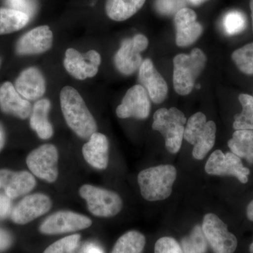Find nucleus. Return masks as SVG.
I'll return each instance as SVG.
<instances>
[{
    "instance_id": "nucleus-1",
    "label": "nucleus",
    "mask_w": 253,
    "mask_h": 253,
    "mask_svg": "<svg viewBox=\"0 0 253 253\" xmlns=\"http://www.w3.org/2000/svg\"><path fill=\"white\" fill-rule=\"evenodd\" d=\"M60 104L66 124L81 139H89L96 132L97 125L81 94L66 86L60 93Z\"/></svg>"
},
{
    "instance_id": "nucleus-2",
    "label": "nucleus",
    "mask_w": 253,
    "mask_h": 253,
    "mask_svg": "<svg viewBox=\"0 0 253 253\" xmlns=\"http://www.w3.org/2000/svg\"><path fill=\"white\" fill-rule=\"evenodd\" d=\"M176 177V168L171 165H161L144 169L138 175L141 196L149 201L168 199L172 194Z\"/></svg>"
},
{
    "instance_id": "nucleus-3",
    "label": "nucleus",
    "mask_w": 253,
    "mask_h": 253,
    "mask_svg": "<svg viewBox=\"0 0 253 253\" xmlns=\"http://www.w3.org/2000/svg\"><path fill=\"white\" fill-rule=\"evenodd\" d=\"M206 61L204 51L197 48L189 54L176 55L173 61V84L178 94L184 96L191 92L196 78L204 69Z\"/></svg>"
},
{
    "instance_id": "nucleus-4",
    "label": "nucleus",
    "mask_w": 253,
    "mask_h": 253,
    "mask_svg": "<svg viewBox=\"0 0 253 253\" xmlns=\"http://www.w3.org/2000/svg\"><path fill=\"white\" fill-rule=\"evenodd\" d=\"M186 122L184 113L174 107L163 108L154 113L153 129L164 136L166 149L171 154H176L181 149Z\"/></svg>"
},
{
    "instance_id": "nucleus-5",
    "label": "nucleus",
    "mask_w": 253,
    "mask_h": 253,
    "mask_svg": "<svg viewBox=\"0 0 253 253\" xmlns=\"http://www.w3.org/2000/svg\"><path fill=\"white\" fill-rule=\"evenodd\" d=\"M217 127L213 121H208L204 113L193 115L186 123L184 138L189 144L194 145L193 156L202 160L212 149L215 142Z\"/></svg>"
},
{
    "instance_id": "nucleus-6",
    "label": "nucleus",
    "mask_w": 253,
    "mask_h": 253,
    "mask_svg": "<svg viewBox=\"0 0 253 253\" xmlns=\"http://www.w3.org/2000/svg\"><path fill=\"white\" fill-rule=\"evenodd\" d=\"M79 194L85 200L88 211L96 217H114L122 210V199L110 190L84 184L80 188Z\"/></svg>"
},
{
    "instance_id": "nucleus-7",
    "label": "nucleus",
    "mask_w": 253,
    "mask_h": 253,
    "mask_svg": "<svg viewBox=\"0 0 253 253\" xmlns=\"http://www.w3.org/2000/svg\"><path fill=\"white\" fill-rule=\"evenodd\" d=\"M59 152L54 145L46 144L33 150L26 158V164L37 177L54 183L59 176Z\"/></svg>"
},
{
    "instance_id": "nucleus-8",
    "label": "nucleus",
    "mask_w": 253,
    "mask_h": 253,
    "mask_svg": "<svg viewBox=\"0 0 253 253\" xmlns=\"http://www.w3.org/2000/svg\"><path fill=\"white\" fill-rule=\"evenodd\" d=\"M203 231L214 253H234L237 249L236 236L228 230L227 225L212 213L204 216Z\"/></svg>"
},
{
    "instance_id": "nucleus-9",
    "label": "nucleus",
    "mask_w": 253,
    "mask_h": 253,
    "mask_svg": "<svg viewBox=\"0 0 253 253\" xmlns=\"http://www.w3.org/2000/svg\"><path fill=\"white\" fill-rule=\"evenodd\" d=\"M149 41L142 34L125 40L114 57L116 67L125 76H130L139 69L143 63L141 52L146 49Z\"/></svg>"
},
{
    "instance_id": "nucleus-10",
    "label": "nucleus",
    "mask_w": 253,
    "mask_h": 253,
    "mask_svg": "<svg viewBox=\"0 0 253 253\" xmlns=\"http://www.w3.org/2000/svg\"><path fill=\"white\" fill-rule=\"evenodd\" d=\"M92 224L90 218L73 211L53 213L42 223L39 230L45 235H57L83 230Z\"/></svg>"
},
{
    "instance_id": "nucleus-11",
    "label": "nucleus",
    "mask_w": 253,
    "mask_h": 253,
    "mask_svg": "<svg viewBox=\"0 0 253 253\" xmlns=\"http://www.w3.org/2000/svg\"><path fill=\"white\" fill-rule=\"evenodd\" d=\"M206 172L211 175L233 176L242 184L249 181L251 171L245 167L241 158L232 152L224 154L220 150H216L208 158Z\"/></svg>"
},
{
    "instance_id": "nucleus-12",
    "label": "nucleus",
    "mask_w": 253,
    "mask_h": 253,
    "mask_svg": "<svg viewBox=\"0 0 253 253\" xmlns=\"http://www.w3.org/2000/svg\"><path fill=\"white\" fill-rule=\"evenodd\" d=\"M101 63V55L95 50H89L85 54L69 48L65 53L63 66L72 77L79 81L94 77L99 71Z\"/></svg>"
},
{
    "instance_id": "nucleus-13",
    "label": "nucleus",
    "mask_w": 253,
    "mask_h": 253,
    "mask_svg": "<svg viewBox=\"0 0 253 253\" xmlns=\"http://www.w3.org/2000/svg\"><path fill=\"white\" fill-rule=\"evenodd\" d=\"M52 206L49 196L41 193L28 195L12 210L11 220L15 224L24 225L49 212Z\"/></svg>"
},
{
    "instance_id": "nucleus-14",
    "label": "nucleus",
    "mask_w": 253,
    "mask_h": 253,
    "mask_svg": "<svg viewBox=\"0 0 253 253\" xmlns=\"http://www.w3.org/2000/svg\"><path fill=\"white\" fill-rule=\"evenodd\" d=\"M150 111L149 95L142 86L136 84L126 91L122 103L116 109V115L120 118L144 120L149 117Z\"/></svg>"
},
{
    "instance_id": "nucleus-15",
    "label": "nucleus",
    "mask_w": 253,
    "mask_h": 253,
    "mask_svg": "<svg viewBox=\"0 0 253 253\" xmlns=\"http://www.w3.org/2000/svg\"><path fill=\"white\" fill-rule=\"evenodd\" d=\"M54 41L49 26H41L25 33L16 44V53L21 56L43 54L51 49Z\"/></svg>"
},
{
    "instance_id": "nucleus-16",
    "label": "nucleus",
    "mask_w": 253,
    "mask_h": 253,
    "mask_svg": "<svg viewBox=\"0 0 253 253\" xmlns=\"http://www.w3.org/2000/svg\"><path fill=\"white\" fill-rule=\"evenodd\" d=\"M176 27V43L181 47L192 44L203 33V27L197 21V15L194 10L183 8L174 16Z\"/></svg>"
},
{
    "instance_id": "nucleus-17",
    "label": "nucleus",
    "mask_w": 253,
    "mask_h": 253,
    "mask_svg": "<svg viewBox=\"0 0 253 253\" xmlns=\"http://www.w3.org/2000/svg\"><path fill=\"white\" fill-rule=\"evenodd\" d=\"M139 82L155 104H161L168 96V84L151 59L143 61L139 69Z\"/></svg>"
},
{
    "instance_id": "nucleus-18",
    "label": "nucleus",
    "mask_w": 253,
    "mask_h": 253,
    "mask_svg": "<svg viewBox=\"0 0 253 253\" xmlns=\"http://www.w3.org/2000/svg\"><path fill=\"white\" fill-rule=\"evenodd\" d=\"M36 186V178L31 172L0 169V189L4 190V194L11 199L28 194Z\"/></svg>"
},
{
    "instance_id": "nucleus-19",
    "label": "nucleus",
    "mask_w": 253,
    "mask_h": 253,
    "mask_svg": "<svg viewBox=\"0 0 253 253\" xmlns=\"http://www.w3.org/2000/svg\"><path fill=\"white\" fill-rule=\"evenodd\" d=\"M0 109L5 114L26 120L31 116L33 107L31 102L18 92L12 83L5 82L0 86Z\"/></svg>"
},
{
    "instance_id": "nucleus-20",
    "label": "nucleus",
    "mask_w": 253,
    "mask_h": 253,
    "mask_svg": "<svg viewBox=\"0 0 253 253\" xmlns=\"http://www.w3.org/2000/svg\"><path fill=\"white\" fill-rule=\"evenodd\" d=\"M14 85L18 92L29 101L41 99L46 92L45 78L41 70L36 67L23 70Z\"/></svg>"
},
{
    "instance_id": "nucleus-21",
    "label": "nucleus",
    "mask_w": 253,
    "mask_h": 253,
    "mask_svg": "<svg viewBox=\"0 0 253 253\" xmlns=\"http://www.w3.org/2000/svg\"><path fill=\"white\" fill-rule=\"evenodd\" d=\"M109 143L104 134L95 132L83 146L84 160L91 167L97 169H106L109 164Z\"/></svg>"
},
{
    "instance_id": "nucleus-22",
    "label": "nucleus",
    "mask_w": 253,
    "mask_h": 253,
    "mask_svg": "<svg viewBox=\"0 0 253 253\" xmlns=\"http://www.w3.org/2000/svg\"><path fill=\"white\" fill-rule=\"evenodd\" d=\"M50 109L51 102L49 99L38 100L33 106L30 116V126L32 129L43 140L50 139L54 134V128L48 118Z\"/></svg>"
},
{
    "instance_id": "nucleus-23",
    "label": "nucleus",
    "mask_w": 253,
    "mask_h": 253,
    "mask_svg": "<svg viewBox=\"0 0 253 253\" xmlns=\"http://www.w3.org/2000/svg\"><path fill=\"white\" fill-rule=\"evenodd\" d=\"M146 0H106V12L115 21H124L134 16Z\"/></svg>"
},
{
    "instance_id": "nucleus-24",
    "label": "nucleus",
    "mask_w": 253,
    "mask_h": 253,
    "mask_svg": "<svg viewBox=\"0 0 253 253\" xmlns=\"http://www.w3.org/2000/svg\"><path fill=\"white\" fill-rule=\"evenodd\" d=\"M228 146L233 154L253 163V130H236Z\"/></svg>"
},
{
    "instance_id": "nucleus-25",
    "label": "nucleus",
    "mask_w": 253,
    "mask_h": 253,
    "mask_svg": "<svg viewBox=\"0 0 253 253\" xmlns=\"http://www.w3.org/2000/svg\"><path fill=\"white\" fill-rule=\"evenodd\" d=\"M30 16L26 13L13 9H0V36L20 31L29 22Z\"/></svg>"
},
{
    "instance_id": "nucleus-26",
    "label": "nucleus",
    "mask_w": 253,
    "mask_h": 253,
    "mask_svg": "<svg viewBox=\"0 0 253 253\" xmlns=\"http://www.w3.org/2000/svg\"><path fill=\"white\" fill-rule=\"evenodd\" d=\"M146 238L137 231H129L116 241L111 253H142Z\"/></svg>"
},
{
    "instance_id": "nucleus-27",
    "label": "nucleus",
    "mask_w": 253,
    "mask_h": 253,
    "mask_svg": "<svg viewBox=\"0 0 253 253\" xmlns=\"http://www.w3.org/2000/svg\"><path fill=\"white\" fill-rule=\"evenodd\" d=\"M242 111L234 116L233 127L236 130H253V96L242 94L239 96Z\"/></svg>"
},
{
    "instance_id": "nucleus-28",
    "label": "nucleus",
    "mask_w": 253,
    "mask_h": 253,
    "mask_svg": "<svg viewBox=\"0 0 253 253\" xmlns=\"http://www.w3.org/2000/svg\"><path fill=\"white\" fill-rule=\"evenodd\" d=\"M181 249L184 253H206L207 239L204 235L202 226L196 225L187 237L181 241Z\"/></svg>"
},
{
    "instance_id": "nucleus-29",
    "label": "nucleus",
    "mask_w": 253,
    "mask_h": 253,
    "mask_svg": "<svg viewBox=\"0 0 253 253\" xmlns=\"http://www.w3.org/2000/svg\"><path fill=\"white\" fill-rule=\"evenodd\" d=\"M231 59L241 72L253 75V42L235 50L231 54Z\"/></svg>"
},
{
    "instance_id": "nucleus-30",
    "label": "nucleus",
    "mask_w": 253,
    "mask_h": 253,
    "mask_svg": "<svg viewBox=\"0 0 253 253\" xmlns=\"http://www.w3.org/2000/svg\"><path fill=\"white\" fill-rule=\"evenodd\" d=\"M223 26L228 35L234 36L244 31L246 26V18L241 11H229L224 16Z\"/></svg>"
},
{
    "instance_id": "nucleus-31",
    "label": "nucleus",
    "mask_w": 253,
    "mask_h": 253,
    "mask_svg": "<svg viewBox=\"0 0 253 253\" xmlns=\"http://www.w3.org/2000/svg\"><path fill=\"white\" fill-rule=\"evenodd\" d=\"M81 239L78 234L66 236L50 245L43 253H75Z\"/></svg>"
},
{
    "instance_id": "nucleus-32",
    "label": "nucleus",
    "mask_w": 253,
    "mask_h": 253,
    "mask_svg": "<svg viewBox=\"0 0 253 253\" xmlns=\"http://www.w3.org/2000/svg\"><path fill=\"white\" fill-rule=\"evenodd\" d=\"M186 2V0H156L155 7L159 14L169 16L184 8Z\"/></svg>"
},
{
    "instance_id": "nucleus-33",
    "label": "nucleus",
    "mask_w": 253,
    "mask_h": 253,
    "mask_svg": "<svg viewBox=\"0 0 253 253\" xmlns=\"http://www.w3.org/2000/svg\"><path fill=\"white\" fill-rule=\"evenodd\" d=\"M155 253H184L180 245L172 237H162L155 245Z\"/></svg>"
},
{
    "instance_id": "nucleus-34",
    "label": "nucleus",
    "mask_w": 253,
    "mask_h": 253,
    "mask_svg": "<svg viewBox=\"0 0 253 253\" xmlns=\"http://www.w3.org/2000/svg\"><path fill=\"white\" fill-rule=\"evenodd\" d=\"M11 199L6 194L0 193V219H4L11 214Z\"/></svg>"
},
{
    "instance_id": "nucleus-35",
    "label": "nucleus",
    "mask_w": 253,
    "mask_h": 253,
    "mask_svg": "<svg viewBox=\"0 0 253 253\" xmlns=\"http://www.w3.org/2000/svg\"><path fill=\"white\" fill-rule=\"evenodd\" d=\"M13 244V237L9 231L0 228V253L5 252Z\"/></svg>"
},
{
    "instance_id": "nucleus-36",
    "label": "nucleus",
    "mask_w": 253,
    "mask_h": 253,
    "mask_svg": "<svg viewBox=\"0 0 253 253\" xmlns=\"http://www.w3.org/2000/svg\"><path fill=\"white\" fill-rule=\"evenodd\" d=\"M9 4L13 9L22 11L29 16V13L31 12V5L28 2V0H9Z\"/></svg>"
},
{
    "instance_id": "nucleus-37",
    "label": "nucleus",
    "mask_w": 253,
    "mask_h": 253,
    "mask_svg": "<svg viewBox=\"0 0 253 253\" xmlns=\"http://www.w3.org/2000/svg\"><path fill=\"white\" fill-rule=\"evenodd\" d=\"M6 142V132H5L4 126L0 123V152L4 148Z\"/></svg>"
},
{
    "instance_id": "nucleus-38",
    "label": "nucleus",
    "mask_w": 253,
    "mask_h": 253,
    "mask_svg": "<svg viewBox=\"0 0 253 253\" xmlns=\"http://www.w3.org/2000/svg\"><path fill=\"white\" fill-rule=\"evenodd\" d=\"M246 215L250 221H253V200L248 205L246 208Z\"/></svg>"
},
{
    "instance_id": "nucleus-39",
    "label": "nucleus",
    "mask_w": 253,
    "mask_h": 253,
    "mask_svg": "<svg viewBox=\"0 0 253 253\" xmlns=\"http://www.w3.org/2000/svg\"><path fill=\"white\" fill-rule=\"evenodd\" d=\"M85 253H102L101 250L96 246H90L86 250Z\"/></svg>"
},
{
    "instance_id": "nucleus-40",
    "label": "nucleus",
    "mask_w": 253,
    "mask_h": 253,
    "mask_svg": "<svg viewBox=\"0 0 253 253\" xmlns=\"http://www.w3.org/2000/svg\"><path fill=\"white\" fill-rule=\"evenodd\" d=\"M186 1H187V2L191 3V4L194 5V6H199V5L204 4L208 0H186Z\"/></svg>"
},
{
    "instance_id": "nucleus-41",
    "label": "nucleus",
    "mask_w": 253,
    "mask_h": 253,
    "mask_svg": "<svg viewBox=\"0 0 253 253\" xmlns=\"http://www.w3.org/2000/svg\"><path fill=\"white\" fill-rule=\"evenodd\" d=\"M250 8H251V16H252L253 29V0H251V1H250Z\"/></svg>"
},
{
    "instance_id": "nucleus-42",
    "label": "nucleus",
    "mask_w": 253,
    "mask_h": 253,
    "mask_svg": "<svg viewBox=\"0 0 253 253\" xmlns=\"http://www.w3.org/2000/svg\"><path fill=\"white\" fill-rule=\"evenodd\" d=\"M250 253H253V242L251 244L249 247Z\"/></svg>"
},
{
    "instance_id": "nucleus-43",
    "label": "nucleus",
    "mask_w": 253,
    "mask_h": 253,
    "mask_svg": "<svg viewBox=\"0 0 253 253\" xmlns=\"http://www.w3.org/2000/svg\"><path fill=\"white\" fill-rule=\"evenodd\" d=\"M0 66H1V60H0Z\"/></svg>"
}]
</instances>
